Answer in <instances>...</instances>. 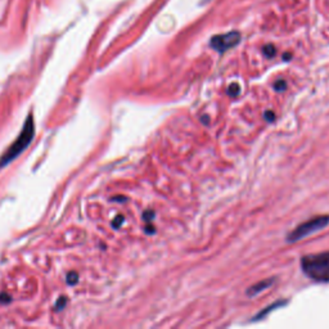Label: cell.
<instances>
[{"label": "cell", "instance_id": "cell-9", "mask_svg": "<svg viewBox=\"0 0 329 329\" xmlns=\"http://www.w3.org/2000/svg\"><path fill=\"white\" fill-rule=\"evenodd\" d=\"M77 280H78L77 274H76V273H68V275H67V283H68V284H76V283H77Z\"/></svg>", "mask_w": 329, "mask_h": 329}, {"label": "cell", "instance_id": "cell-12", "mask_svg": "<svg viewBox=\"0 0 329 329\" xmlns=\"http://www.w3.org/2000/svg\"><path fill=\"white\" fill-rule=\"evenodd\" d=\"M274 118H275V114H274V112H271V111L266 112V113H265V120L266 121L271 122V121H273Z\"/></svg>", "mask_w": 329, "mask_h": 329}, {"label": "cell", "instance_id": "cell-10", "mask_svg": "<svg viewBox=\"0 0 329 329\" xmlns=\"http://www.w3.org/2000/svg\"><path fill=\"white\" fill-rule=\"evenodd\" d=\"M239 85L238 84H233L232 87L229 88L228 89V93L230 95H233V97H235V95H238V93H239Z\"/></svg>", "mask_w": 329, "mask_h": 329}, {"label": "cell", "instance_id": "cell-8", "mask_svg": "<svg viewBox=\"0 0 329 329\" xmlns=\"http://www.w3.org/2000/svg\"><path fill=\"white\" fill-rule=\"evenodd\" d=\"M285 88H287V84H285V81L282 80L276 81L275 85H274V89H275L276 92H283V90H285Z\"/></svg>", "mask_w": 329, "mask_h": 329}, {"label": "cell", "instance_id": "cell-13", "mask_svg": "<svg viewBox=\"0 0 329 329\" xmlns=\"http://www.w3.org/2000/svg\"><path fill=\"white\" fill-rule=\"evenodd\" d=\"M122 221H124V218H122V216H118V218L117 219H116V221H114V223H113V226H114V228H118V226H120V224L121 223H122Z\"/></svg>", "mask_w": 329, "mask_h": 329}, {"label": "cell", "instance_id": "cell-5", "mask_svg": "<svg viewBox=\"0 0 329 329\" xmlns=\"http://www.w3.org/2000/svg\"><path fill=\"white\" fill-rule=\"evenodd\" d=\"M274 283V278L273 279H265V280H261V282L256 283L255 285H252V287H250L249 290H247V296H250V297H252V296H256L259 295L260 292H262L264 290H266V288L270 287L271 284Z\"/></svg>", "mask_w": 329, "mask_h": 329}, {"label": "cell", "instance_id": "cell-2", "mask_svg": "<svg viewBox=\"0 0 329 329\" xmlns=\"http://www.w3.org/2000/svg\"><path fill=\"white\" fill-rule=\"evenodd\" d=\"M34 135H35L34 117H32V114H30V116L27 117V120H26L25 125H23L22 133H21L20 137L16 139V142L12 144V147L6 152V154H4L2 161H0V166H6L7 163L13 161L16 157L20 156V154L25 151L26 148L30 145Z\"/></svg>", "mask_w": 329, "mask_h": 329}, {"label": "cell", "instance_id": "cell-6", "mask_svg": "<svg viewBox=\"0 0 329 329\" xmlns=\"http://www.w3.org/2000/svg\"><path fill=\"white\" fill-rule=\"evenodd\" d=\"M285 304H287V302L278 301V302H275V304H274V305H270V306L266 307V310H264V311H261V312H260V314H257V315L255 316V320H259V319H261L262 316H265L266 314H268V312H270L271 310H274V307H275L276 305H285Z\"/></svg>", "mask_w": 329, "mask_h": 329}, {"label": "cell", "instance_id": "cell-3", "mask_svg": "<svg viewBox=\"0 0 329 329\" xmlns=\"http://www.w3.org/2000/svg\"><path fill=\"white\" fill-rule=\"evenodd\" d=\"M329 225V215H320L316 216L314 219L305 221V223L300 224L295 230L288 233L287 240L290 243L299 242V240L304 239V238L309 237V235L318 233L321 229L326 228Z\"/></svg>", "mask_w": 329, "mask_h": 329}, {"label": "cell", "instance_id": "cell-7", "mask_svg": "<svg viewBox=\"0 0 329 329\" xmlns=\"http://www.w3.org/2000/svg\"><path fill=\"white\" fill-rule=\"evenodd\" d=\"M264 54L270 58V57H273L274 54H275V48H274L273 45H266V47L264 48Z\"/></svg>", "mask_w": 329, "mask_h": 329}, {"label": "cell", "instance_id": "cell-1", "mask_svg": "<svg viewBox=\"0 0 329 329\" xmlns=\"http://www.w3.org/2000/svg\"><path fill=\"white\" fill-rule=\"evenodd\" d=\"M305 275L319 283L329 282V251L306 255L301 259Z\"/></svg>", "mask_w": 329, "mask_h": 329}, {"label": "cell", "instance_id": "cell-11", "mask_svg": "<svg viewBox=\"0 0 329 329\" xmlns=\"http://www.w3.org/2000/svg\"><path fill=\"white\" fill-rule=\"evenodd\" d=\"M66 304H67V300H66V297H61V299H59V301L57 302L56 310L63 309V307L66 306Z\"/></svg>", "mask_w": 329, "mask_h": 329}, {"label": "cell", "instance_id": "cell-4", "mask_svg": "<svg viewBox=\"0 0 329 329\" xmlns=\"http://www.w3.org/2000/svg\"><path fill=\"white\" fill-rule=\"evenodd\" d=\"M239 42H240L239 32L233 31V32H228V34L216 35V36H214L211 39V42H210V45H211L215 51L220 52V53H224V52L230 49V48L235 47Z\"/></svg>", "mask_w": 329, "mask_h": 329}]
</instances>
